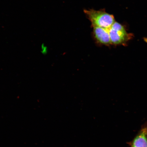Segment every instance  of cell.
Segmentation results:
<instances>
[{
  "label": "cell",
  "mask_w": 147,
  "mask_h": 147,
  "mask_svg": "<svg viewBox=\"0 0 147 147\" xmlns=\"http://www.w3.org/2000/svg\"><path fill=\"white\" fill-rule=\"evenodd\" d=\"M84 13L91 22L93 27H97L109 29L115 22L113 15L105 11H97L93 9L84 10Z\"/></svg>",
  "instance_id": "obj_1"
},
{
  "label": "cell",
  "mask_w": 147,
  "mask_h": 147,
  "mask_svg": "<svg viewBox=\"0 0 147 147\" xmlns=\"http://www.w3.org/2000/svg\"><path fill=\"white\" fill-rule=\"evenodd\" d=\"M109 33L111 45H125L132 38L123 26L116 22L109 29Z\"/></svg>",
  "instance_id": "obj_2"
},
{
  "label": "cell",
  "mask_w": 147,
  "mask_h": 147,
  "mask_svg": "<svg viewBox=\"0 0 147 147\" xmlns=\"http://www.w3.org/2000/svg\"><path fill=\"white\" fill-rule=\"evenodd\" d=\"M128 144L130 147H147V122L143 125L133 140Z\"/></svg>",
  "instance_id": "obj_3"
},
{
  "label": "cell",
  "mask_w": 147,
  "mask_h": 147,
  "mask_svg": "<svg viewBox=\"0 0 147 147\" xmlns=\"http://www.w3.org/2000/svg\"><path fill=\"white\" fill-rule=\"evenodd\" d=\"M93 27L94 36L98 43L106 46L111 45L109 33V29L97 27Z\"/></svg>",
  "instance_id": "obj_4"
},
{
  "label": "cell",
  "mask_w": 147,
  "mask_h": 147,
  "mask_svg": "<svg viewBox=\"0 0 147 147\" xmlns=\"http://www.w3.org/2000/svg\"><path fill=\"white\" fill-rule=\"evenodd\" d=\"M43 49V51H42V52H43L44 53V54H45V53H47V49H46V47H43V49Z\"/></svg>",
  "instance_id": "obj_5"
},
{
  "label": "cell",
  "mask_w": 147,
  "mask_h": 147,
  "mask_svg": "<svg viewBox=\"0 0 147 147\" xmlns=\"http://www.w3.org/2000/svg\"><path fill=\"white\" fill-rule=\"evenodd\" d=\"M144 41L146 42L147 43V37L146 38H144Z\"/></svg>",
  "instance_id": "obj_6"
}]
</instances>
